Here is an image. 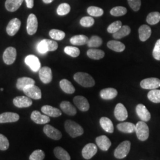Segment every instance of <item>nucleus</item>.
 Instances as JSON below:
<instances>
[{"label":"nucleus","mask_w":160,"mask_h":160,"mask_svg":"<svg viewBox=\"0 0 160 160\" xmlns=\"http://www.w3.org/2000/svg\"><path fill=\"white\" fill-rule=\"evenodd\" d=\"M65 129L72 138L80 137L84 133V129L82 126L73 120H66L65 122Z\"/></svg>","instance_id":"nucleus-1"},{"label":"nucleus","mask_w":160,"mask_h":160,"mask_svg":"<svg viewBox=\"0 0 160 160\" xmlns=\"http://www.w3.org/2000/svg\"><path fill=\"white\" fill-rule=\"evenodd\" d=\"M75 81L84 87H92L95 85V81L88 73L78 72L74 75Z\"/></svg>","instance_id":"nucleus-2"},{"label":"nucleus","mask_w":160,"mask_h":160,"mask_svg":"<svg viewBox=\"0 0 160 160\" xmlns=\"http://www.w3.org/2000/svg\"><path fill=\"white\" fill-rule=\"evenodd\" d=\"M58 48L57 42L50 39H43L38 45V51L42 54H45L49 51H55Z\"/></svg>","instance_id":"nucleus-3"},{"label":"nucleus","mask_w":160,"mask_h":160,"mask_svg":"<svg viewBox=\"0 0 160 160\" xmlns=\"http://www.w3.org/2000/svg\"><path fill=\"white\" fill-rule=\"evenodd\" d=\"M135 132L139 140L145 141L148 139L149 135V128L145 122L139 121L138 122L135 126Z\"/></svg>","instance_id":"nucleus-4"},{"label":"nucleus","mask_w":160,"mask_h":160,"mask_svg":"<svg viewBox=\"0 0 160 160\" xmlns=\"http://www.w3.org/2000/svg\"><path fill=\"white\" fill-rule=\"evenodd\" d=\"M131 145V142L129 141H125L120 143L114 150V157L118 159L125 158L130 151Z\"/></svg>","instance_id":"nucleus-5"},{"label":"nucleus","mask_w":160,"mask_h":160,"mask_svg":"<svg viewBox=\"0 0 160 160\" xmlns=\"http://www.w3.org/2000/svg\"><path fill=\"white\" fill-rule=\"evenodd\" d=\"M23 91L28 97L34 100H39L42 97V92L40 88L34 84L26 86Z\"/></svg>","instance_id":"nucleus-6"},{"label":"nucleus","mask_w":160,"mask_h":160,"mask_svg":"<svg viewBox=\"0 0 160 160\" xmlns=\"http://www.w3.org/2000/svg\"><path fill=\"white\" fill-rule=\"evenodd\" d=\"M140 86L146 90H154L160 87V80L157 78H148L142 80Z\"/></svg>","instance_id":"nucleus-7"},{"label":"nucleus","mask_w":160,"mask_h":160,"mask_svg":"<svg viewBox=\"0 0 160 160\" xmlns=\"http://www.w3.org/2000/svg\"><path fill=\"white\" fill-rule=\"evenodd\" d=\"M17 55L16 49L13 47H8L3 54V61L7 65H12L14 62Z\"/></svg>","instance_id":"nucleus-8"},{"label":"nucleus","mask_w":160,"mask_h":160,"mask_svg":"<svg viewBox=\"0 0 160 160\" xmlns=\"http://www.w3.org/2000/svg\"><path fill=\"white\" fill-rule=\"evenodd\" d=\"M97 152V146L94 143H89L82 148V155L86 160H90L96 154Z\"/></svg>","instance_id":"nucleus-9"},{"label":"nucleus","mask_w":160,"mask_h":160,"mask_svg":"<svg viewBox=\"0 0 160 160\" xmlns=\"http://www.w3.org/2000/svg\"><path fill=\"white\" fill-rule=\"evenodd\" d=\"M38 28V22L37 17L34 14H30L27 21V32L29 35L34 34Z\"/></svg>","instance_id":"nucleus-10"},{"label":"nucleus","mask_w":160,"mask_h":160,"mask_svg":"<svg viewBox=\"0 0 160 160\" xmlns=\"http://www.w3.org/2000/svg\"><path fill=\"white\" fill-rule=\"evenodd\" d=\"M43 132L47 137L53 140H59L62 138L61 132L50 125H46L44 126Z\"/></svg>","instance_id":"nucleus-11"},{"label":"nucleus","mask_w":160,"mask_h":160,"mask_svg":"<svg viewBox=\"0 0 160 160\" xmlns=\"http://www.w3.org/2000/svg\"><path fill=\"white\" fill-rule=\"evenodd\" d=\"M114 114L116 119L119 121H124L128 116L126 108L122 103L117 104L114 109Z\"/></svg>","instance_id":"nucleus-12"},{"label":"nucleus","mask_w":160,"mask_h":160,"mask_svg":"<svg viewBox=\"0 0 160 160\" xmlns=\"http://www.w3.org/2000/svg\"><path fill=\"white\" fill-rule=\"evenodd\" d=\"M73 102L77 108L82 112H87L90 109V104L86 97L82 96H75Z\"/></svg>","instance_id":"nucleus-13"},{"label":"nucleus","mask_w":160,"mask_h":160,"mask_svg":"<svg viewBox=\"0 0 160 160\" xmlns=\"http://www.w3.org/2000/svg\"><path fill=\"white\" fill-rule=\"evenodd\" d=\"M24 61L33 71L38 72L39 71L40 62L38 58L33 55H30L26 57Z\"/></svg>","instance_id":"nucleus-14"},{"label":"nucleus","mask_w":160,"mask_h":160,"mask_svg":"<svg viewBox=\"0 0 160 160\" xmlns=\"http://www.w3.org/2000/svg\"><path fill=\"white\" fill-rule=\"evenodd\" d=\"M20 26H21V22L19 19H18L17 18L12 19L8 24L6 28L7 34L11 36H14L20 29Z\"/></svg>","instance_id":"nucleus-15"},{"label":"nucleus","mask_w":160,"mask_h":160,"mask_svg":"<svg viewBox=\"0 0 160 160\" xmlns=\"http://www.w3.org/2000/svg\"><path fill=\"white\" fill-rule=\"evenodd\" d=\"M13 103L18 108H29L32 104V100L28 96H18L14 98Z\"/></svg>","instance_id":"nucleus-16"},{"label":"nucleus","mask_w":160,"mask_h":160,"mask_svg":"<svg viewBox=\"0 0 160 160\" xmlns=\"http://www.w3.org/2000/svg\"><path fill=\"white\" fill-rule=\"evenodd\" d=\"M39 77L42 82L44 84L50 83L52 80L51 69L48 67H43L39 71Z\"/></svg>","instance_id":"nucleus-17"},{"label":"nucleus","mask_w":160,"mask_h":160,"mask_svg":"<svg viewBox=\"0 0 160 160\" xmlns=\"http://www.w3.org/2000/svg\"><path fill=\"white\" fill-rule=\"evenodd\" d=\"M31 119L37 124H46L50 122V118L46 114H42L39 111L34 110L31 114Z\"/></svg>","instance_id":"nucleus-18"},{"label":"nucleus","mask_w":160,"mask_h":160,"mask_svg":"<svg viewBox=\"0 0 160 160\" xmlns=\"http://www.w3.org/2000/svg\"><path fill=\"white\" fill-rule=\"evenodd\" d=\"M136 112L140 119L143 122H148L151 119V114L148 109L142 104H139L136 107Z\"/></svg>","instance_id":"nucleus-19"},{"label":"nucleus","mask_w":160,"mask_h":160,"mask_svg":"<svg viewBox=\"0 0 160 160\" xmlns=\"http://www.w3.org/2000/svg\"><path fill=\"white\" fill-rule=\"evenodd\" d=\"M20 119V116L16 113L5 112L0 114V123L16 122Z\"/></svg>","instance_id":"nucleus-20"},{"label":"nucleus","mask_w":160,"mask_h":160,"mask_svg":"<svg viewBox=\"0 0 160 160\" xmlns=\"http://www.w3.org/2000/svg\"><path fill=\"white\" fill-rule=\"evenodd\" d=\"M96 142L97 146L103 151H107L112 145L110 140L106 135H102L96 138Z\"/></svg>","instance_id":"nucleus-21"},{"label":"nucleus","mask_w":160,"mask_h":160,"mask_svg":"<svg viewBox=\"0 0 160 160\" xmlns=\"http://www.w3.org/2000/svg\"><path fill=\"white\" fill-rule=\"evenodd\" d=\"M41 111L44 114L52 118H57L62 114V112L59 109L49 105L42 106L41 108Z\"/></svg>","instance_id":"nucleus-22"},{"label":"nucleus","mask_w":160,"mask_h":160,"mask_svg":"<svg viewBox=\"0 0 160 160\" xmlns=\"http://www.w3.org/2000/svg\"><path fill=\"white\" fill-rule=\"evenodd\" d=\"M138 32L139 39L142 42H145L146 40H148L152 33L151 29L149 26L146 24L141 26L138 30Z\"/></svg>","instance_id":"nucleus-23"},{"label":"nucleus","mask_w":160,"mask_h":160,"mask_svg":"<svg viewBox=\"0 0 160 160\" xmlns=\"http://www.w3.org/2000/svg\"><path fill=\"white\" fill-rule=\"evenodd\" d=\"M100 95L104 100H112L117 96L118 91L113 88H107L102 90Z\"/></svg>","instance_id":"nucleus-24"},{"label":"nucleus","mask_w":160,"mask_h":160,"mask_svg":"<svg viewBox=\"0 0 160 160\" xmlns=\"http://www.w3.org/2000/svg\"><path fill=\"white\" fill-rule=\"evenodd\" d=\"M60 108L65 114L74 116L77 114V110L74 106L68 101H63L60 104Z\"/></svg>","instance_id":"nucleus-25"},{"label":"nucleus","mask_w":160,"mask_h":160,"mask_svg":"<svg viewBox=\"0 0 160 160\" xmlns=\"http://www.w3.org/2000/svg\"><path fill=\"white\" fill-rule=\"evenodd\" d=\"M100 126L103 129L108 133H113L114 132V126L113 122L107 117H102L100 119Z\"/></svg>","instance_id":"nucleus-26"},{"label":"nucleus","mask_w":160,"mask_h":160,"mask_svg":"<svg viewBox=\"0 0 160 160\" xmlns=\"http://www.w3.org/2000/svg\"><path fill=\"white\" fill-rule=\"evenodd\" d=\"M135 126L131 122H123L117 125V128L119 131L125 133H132L135 132Z\"/></svg>","instance_id":"nucleus-27"},{"label":"nucleus","mask_w":160,"mask_h":160,"mask_svg":"<svg viewBox=\"0 0 160 160\" xmlns=\"http://www.w3.org/2000/svg\"><path fill=\"white\" fill-rule=\"evenodd\" d=\"M88 38L87 36L83 34L75 35L70 39V42L72 45L77 46H82L87 44L88 42Z\"/></svg>","instance_id":"nucleus-28"},{"label":"nucleus","mask_w":160,"mask_h":160,"mask_svg":"<svg viewBox=\"0 0 160 160\" xmlns=\"http://www.w3.org/2000/svg\"><path fill=\"white\" fill-rule=\"evenodd\" d=\"M23 0H6L5 6L8 12H14L17 10L23 3Z\"/></svg>","instance_id":"nucleus-29"},{"label":"nucleus","mask_w":160,"mask_h":160,"mask_svg":"<svg viewBox=\"0 0 160 160\" xmlns=\"http://www.w3.org/2000/svg\"><path fill=\"white\" fill-rule=\"evenodd\" d=\"M35 81L31 78L29 77H22L17 80L16 87L19 90H22L26 87L29 85H34Z\"/></svg>","instance_id":"nucleus-30"},{"label":"nucleus","mask_w":160,"mask_h":160,"mask_svg":"<svg viewBox=\"0 0 160 160\" xmlns=\"http://www.w3.org/2000/svg\"><path fill=\"white\" fill-rule=\"evenodd\" d=\"M59 86L63 92L67 94H73L75 91V87L72 83L67 79H63L59 82Z\"/></svg>","instance_id":"nucleus-31"},{"label":"nucleus","mask_w":160,"mask_h":160,"mask_svg":"<svg viewBox=\"0 0 160 160\" xmlns=\"http://www.w3.org/2000/svg\"><path fill=\"white\" fill-rule=\"evenodd\" d=\"M53 153L58 159L60 160H71L68 152L61 147H57L53 150Z\"/></svg>","instance_id":"nucleus-32"},{"label":"nucleus","mask_w":160,"mask_h":160,"mask_svg":"<svg viewBox=\"0 0 160 160\" xmlns=\"http://www.w3.org/2000/svg\"><path fill=\"white\" fill-rule=\"evenodd\" d=\"M107 45L109 49L116 52H122L125 49V45L117 40H110Z\"/></svg>","instance_id":"nucleus-33"},{"label":"nucleus","mask_w":160,"mask_h":160,"mask_svg":"<svg viewBox=\"0 0 160 160\" xmlns=\"http://www.w3.org/2000/svg\"><path fill=\"white\" fill-rule=\"evenodd\" d=\"M87 55L88 57L92 59L99 60L104 58L105 53H104V52L100 49H90L87 52Z\"/></svg>","instance_id":"nucleus-34"},{"label":"nucleus","mask_w":160,"mask_h":160,"mask_svg":"<svg viewBox=\"0 0 160 160\" xmlns=\"http://www.w3.org/2000/svg\"><path fill=\"white\" fill-rule=\"evenodd\" d=\"M131 28L128 26H123L117 32L113 34V37L116 39H120L124 37H126L131 33Z\"/></svg>","instance_id":"nucleus-35"},{"label":"nucleus","mask_w":160,"mask_h":160,"mask_svg":"<svg viewBox=\"0 0 160 160\" xmlns=\"http://www.w3.org/2000/svg\"><path fill=\"white\" fill-rule=\"evenodd\" d=\"M160 21V13L159 12H151L147 17V22L150 25H155Z\"/></svg>","instance_id":"nucleus-36"},{"label":"nucleus","mask_w":160,"mask_h":160,"mask_svg":"<svg viewBox=\"0 0 160 160\" xmlns=\"http://www.w3.org/2000/svg\"><path fill=\"white\" fill-rule=\"evenodd\" d=\"M149 100L154 103H160V90L154 89L149 92L147 95Z\"/></svg>","instance_id":"nucleus-37"},{"label":"nucleus","mask_w":160,"mask_h":160,"mask_svg":"<svg viewBox=\"0 0 160 160\" xmlns=\"http://www.w3.org/2000/svg\"><path fill=\"white\" fill-rule=\"evenodd\" d=\"M103 43L102 39L98 36H92L88 40L87 45L89 48H98L101 46Z\"/></svg>","instance_id":"nucleus-38"},{"label":"nucleus","mask_w":160,"mask_h":160,"mask_svg":"<svg viewBox=\"0 0 160 160\" xmlns=\"http://www.w3.org/2000/svg\"><path fill=\"white\" fill-rule=\"evenodd\" d=\"M49 34L52 39L56 40H62L65 36V33L63 31L57 29H52L50 30Z\"/></svg>","instance_id":"nucleus-39"},{"label":"nucleus","mask_w":160,"mask_h":160,"mask_svg":"<svg viewBox=\"0 0 160 160\" xmlns=\"http://www.w3.org/2000/svg\"><path fill=\"white\" fill-rule=\"evenodd\" d=\"M87 12L89 15L93 17H100L104 13L103 9L98 7L91 6L87 8Z\"/></svg>","instance_id":"nucleus-40"},{"label":"nucleus","mask_w":160,"mask_h":160,"mask_svg":"<svg viewBox=\"0 0 160 160\" xmlns=\"http://www.w3.org/2000/svg\"><path fill=\"white\" fill-rule=\"evenodd\" d=\"M127 12V9L124 7L122 6H118L113 8L110 10L111 15L115 16V17H119L122 16L126 14Z\"/></svg>","instance_id":"nucleus-41"},{"label":"nucleus","mask_w":160,"mask_h":160,"mask_svg":"<svg viewBox=\"0 0 160 160\" xmlns=\"http://www.w3.org/2000/svg\"><path fill=\"white\" fill-rule=\"evenodd\" d=\"M64 52L66 54L72 57H78L80 54V49L74 46H66L64 49Z\"/></svg>","instance_id":"nucleus-42"},{"label":"nucleus","mask_w":160,"mask_h":160,"mask_svg":"<svg viewBox=\"0 0 160 160\" xmlns=\"http://www.w3.org/2000/svg\"><path fill=\"white\" fill-rule=\"evenodd\" d=\"M71 10V7L67 3H62L58 6L57 14L59 16H65L68 14Z\"/></svg>","instance_id":"nucleus-43"},{"label":"nucleus","mask_w":160,"mask_h":160,"mask_svg":"<svg viewBox=\"0 0 160 160\" xmlns=\"http://www.w3.org/2000/svg\"><path fill=\"white\" fill-rule=\"evenodd\" d=\"M45 157V152L42 150L36 149L30 155L29 160H43Z\"/></svg>","instance_id":"nucleus-44"},{"label":"nucleus","mask_w":160,"mask_h":160,"mask_svg":"<svg viewBox=\"0 0 160 160\" xmlns=\"http://www.w3.org/2000/svg\"><path fill=\"white\" fill-rule=\"evenodd\" d=\"M122 26V24L120 21H116L110 24L108 28V32L109 33L113 34L117 32Z\"/></svg>","instance_id":"nucleus-45"},{"label":"nucleus","mask_w":160,"mask_h":160,"mask_svg":"<svg viewBox=\"0 0 160 160\" xmlns=\"http://www.w3.org/2000/svg\"><path fill=\"white\" fill-rule=\"evenodd\" d=\"M94 24V20L92 17H82L80 20V24L84 28H90Z\"/></svg>","instance_id":"nucleus-46"},{"label":"nucleus","mask_w":160,"mask_h":160,"mask_svg":"<svg viewBox=\"0 0 160 160\" xmlns=\"http://www.w3.org/2000/svg\"><path fill=\"white\" fill-rule=\"evenodd\" d=\"M10 145L8 139L3 135L0 133V150L6 151Z\"/></svg>","instance_id":"nucleus-47"},{"label":"nucleus","mask_w":160,"mask_h":160,"mask_svg":"<svg viewBox=\"0 0 160 160\" xmlns=\"http://www.w3.org/2000/svg\"><path fill=\"white\" fill-rule=\"evenodd\" d=\"M128 2L130 7L134 12H138L141 6V0H128Z\"/></svg>","instance_id":"nucleus-48"},{"label":"nucleus","mask_w":160,"mask_h":160,"mask_svg":"<svg viewBox=\"0 0 160 160\" xmlns=\"http://www.w3.org/2000/svg\"><path fill=\"white\" fill-rule=\"evenodd\" d=\"M152 55L155 59L157 61H160V39L157 40L155 43L152 51Z\"/></svg>","instance_id":"nucleus-49"},{"label":"nucleus","mask_w":160,"mask_h":160,"mask_svg":"<svg viewBox=\"0 0 160 160\" xmlns=\"http://www.w3.org/2000/svg\"><path fill=\"white\" fill-rule=\"evenodd\" d=\"M27 7L29 8H32L34 6V0H25Z\"/></svg>","instance_id":"nucleus-50"},{"label":"nucleus","mask_w":160,"mask_h":160,"mask_svg":"<svg viewBox=\"0 0 160 160\" xmlns=\"http://www.w3.org/2000/svg\"><path fill=\"white\" fill-rule=\"evenodd\" d=\"M53 0H43V2H45V4H49V3H51L53 1Z\"/></svg>","instance_id":"nucleus-51"},{"label":"nucleus","mask_w":160,"mask_h":160,"mask_svg":"<svg viewBox=\"0 0 160 160\" xmlns=\"http://www.w3.org/2000/svg\"><path fill=\"white\" fill-rule=\"evenodd\" d=\"M3 90H4V89H3L2 88H1V91H3Z\"/></svg>","instance_id":"nucleus-52"}]
</instances>
